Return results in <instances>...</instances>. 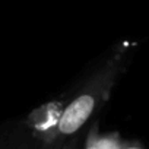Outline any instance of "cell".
<instances>
[{
    "mask_svg": "<svg viewBox=\"0 0 149 149\" xmlns=\"http://www.w3.org/2000/svg\"><path fill=\"white\" fill-rule=\"evenodd\" d=\"M124 149H140V148L134 145V146H127V148H124Z\"/></svg>",
    "mask_w": 149,
    "mask_h": 149,
    "instance_id": "obj_5",
    "label": "cell"
},
{
    "mask_svg": "<svg viewBox=\"0 0 149 149\" xmlns=\"http://www.w3.org/2000/svg\"><path fill=\"white\" fill-rule=\"evenodd\" d=\"M66 104L67 101L64 98L47 101L45 104L32 110L22 121L25 127L31 132V134L40 142V148L48 143V140L54 134Z\"/></svg>",
    "mask_w": 149,
    "mask_h": 149,
    "instance_id": "obj_2",
    "label": "cell"
},
{
    "mask_svg": "<svg viewBox=\"0 0 149 149\" xmlns=\"http://www.w3.org/2000/svg\"><path fill=\"white\" fill-rule=\"evenodd\" d=\"M40 142L22 123L21 127L0 136V149H38Z\"/></svg>",
    "mask_w": 149,
    "mask_h": 149,
    "instance_id": "obj_3",
    "label": "cell"
},
{
    "mask_svg": "<svg viewBox=\"0 0 149 149\" xmlns=\"http://www.w3.org/2000/svg\"><path fill=\"white\" fill-rule=\"evenodd\" d=\"M81 134L78 133V134H74V136H72L69 140H66L58 149H81Z\"/></svg>",
    "mask_w": 149,
    "mask_h": 149,
    "instance_id": "obj_4",
    "label": "cell"
},
{
    "mask_svg": "<svg viewBox=\"0 0 149 149\" xmlns=\"http://www.w3.org/2000/svg\"><path fill=\"white\" fill-rule=\"evenodd\" d=\"M127 48H118L108 56L85 81L63 110L58 126L44 146L40 149H58L72 136L81 133L84 126L105 105L124 69Z\"/></svg>",
    "mask_w": 149,
    "mask_h": 149,
    "instance_id": "obj_1",
    "label": "cell"
}]
</instances>
